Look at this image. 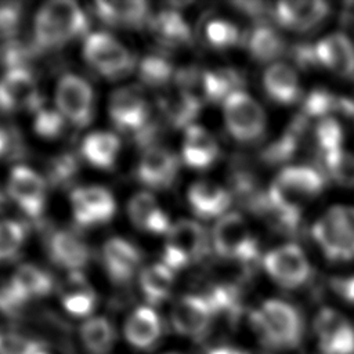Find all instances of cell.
<instances>
[{"label": "cell", "mask_w": 354, "mask_h": 354, "mask_svg": "<svg viewBox=\"0 0 354 354\" xmlns=\"http://www.w3.org/2000/svg\"><path fill=\"white\" fill-rule=\"evenodd\" d=\"M248 324L256 343L267 354L296 351L307 335L306 319L300 310L283 299H266L250 310Z\"/></svg>", "instance_id": "obj_1"}, {"label": "cell", "mask_w": 354, "mask_h": 354, "mask_svg": "<svg viewBox=\"0 0 354 354\" xmlns=\"http://www.w3.org/2000/svg\"><path fill=\"white\" fill-rule=\"evenodd\" d=\"M87 29V18L80 7L69 0L46 3L35 19V39L41 47H55Z\"/></svg>", "instance_id": "obj_2"}, {"label": "cell", "mask_w": 354, "mask_h": 354, "mask_svg": "<svg viewBox=\"0 0 354 354\" xmlns=\"http://www.w3.org/2000/svg\"><path fill=\"white\" fill-rule=\"evenodd\" d=\"M313 236L332 261L354 259V207L332 206L313 225Z\"/></svg>", "instance_id": "obj_3"}, {"label": "cell", "mask_w": 354, "mask_h": 354, "mask_svg": "<svg viewBox=\"0 0 354 354\" xmlns=\"http://www.w3.org/2000/svg\"><path fill=\"white\" fill-rule=\"evenodd\" d=\"M317 354H354V321L333 307H322L310 326Z\"/></svg>", "instance_id": "obj_4"}, {"label": "cell", "mask_w": 354, "mask_h": 354, "mask_svg": "<svg viewBox=\"0 0 354 354\" xmlns=\"http://www.w3.org/2000/svg\"><path fill=\"white\" fill-rule=\"evenodd\" d=\"M224 120L230 134L241 142L260 138L267 123L261 105L242 90L234 91L224 101Z\"/></svg>", "instance_id": "obj_5"}, {"label": "cell", "mask_w": 354, "mask_h": 354, "mask_svg": "<svg viewBox=\"0 0 354 354\" xmlns=\"http://www.w3.org/2000/svg\"><path fill=\"white\" fill-rule=\"evenodd\" d=\"M207 250L205 228L192 220H181L170 227L163 252V264L171 271L199 260Z\"/></svg>", "instance_id": "obj_6"}, {"label": "cell", "mask_w": 354, "mask_h": 354, "mask_svg": "<svg viewBox=\"0 0 354 354\" xmlns=\"http://www.w3.org/2000/svg\"><path fill=\"white\" fill-rule=\"evenodd\" d=\"M212 239L216 252L221 257L248 263L259 254L257 241L238 213H228L218 218L213 228Z\"/></svg>", "instance_id": "obj_7"}, {"label": "cell", "mask_w": 354, "mask_h": 354, "mask_svg": "<svg viewBox=\"0 0 354 354\" xmlns=\"http://www.w3.org/2000/svg\"><path fill=\"white\" fill-rule=\"evenodd\" d=\"M86 61L108 79L127 75L134 68L130 51L115 37L104 32L91 33L83 47Z\"/></svg>", "instance_id": "obj_8"}, {"label": "cell", "mask_w": 354, "mask_h": 354, "mask_svg": "<svg viewBox=\"0 0 354 354\" xmlns=\"http://www.w3.org/2000/svg\"><path fill=\"white\" fill-rule=\"evenodd\" d=\"M268 277L281 288L297 289L306 285L311 277L310 261L295 243H285L271 249L263 259Z\"/></svg>", "instance_id": "obj_9"}, {"label": "cell", "mask_w": 354, "mask_h": 354, "mask_svg": "<svg viewBox=\"0 0 354 354\" xmlns=\"http://www.w3.org/2000/svg\"><path fill=\"white\" fill-rule=\"evenodd\" d=\"M214 310L205 296L185 295L171 307L170 325L176 333L188 339H201L210 329Z\"/></svg>", "instance_id": "obj_10"}, {"label": "cell", "mask_w": 354, "mask_h": 354, "mask_svg": "<svg viewBox=\"0 0 354 354\" xmlns=\"http://www.w3.org/2000/svg\"><path fill=\"white\" fill-rule=\"evenodd\" d=\"M55 101L61 115L75 126H86L93 116L91 86L76 75H65L58 82Z\"/></svg>", "instance_id": "obj_11"}, {"label": "cell", "mask_w": 354, "mask_h": 354, "mask_svg": "<svg viewBox=\"0 0 354 354\" xmlns=\"http://www.w3.org/2000/svg\"><path fill=\"white\" fill-rule=\"evenodd\" d=\"M71 203L76 223L83 227L106 223L116 212L113 196L102 187H80L73 189Z\"/></svg>", "instance_id": "obj_12"}, {"label": "cell", "mask_w": 354, "mask_h": 354, "mask_svg": "<svg viewBox=\"0 0 354 354\" xmlns=\"http://www.w3.org/2000/svg\"><path fill=\"white\" fill-rule=\"evenodd\" d=\"M41 97L32 73L25 68L10 69L0 80V109L17 111L21 108L39 111Z\"/></svg>", "instance_id": "obj_13"}, {"label": "cell", "mask_w": 354, "mask_h": 354, "mask_svg": "<svg viewBox=\"0 0 354 354\" xmlns=\"http://www.w3.org/2000/svg\"><path fill=\"white\" fill-rule=\"evenodd\" d=\"M129 346L140 351L153 350L163 336V322L152 306H140L126 318L122 329Z\"/></svg>", "instance_id": "obj_14"}, {"label": "cell", "mask_w": 354, "mask_h": 354, "mask_svg": "<svg viewBox=\"0 0 354 354\" xmlns=\"http://www.w3.org/2000/svg\"><path fill=\"white\" fill-rule=\"evenodd\" d=\"M8 192L28 216L37 217L43 212L46 187L35 170L26 166L14 167L8 180Z\"/></svg>", "instance_id": "obj_15"}, {"label": "cell", "mask_w": 354, "mask_h": 354, "mask_svg": "<svg viewBox=\"0 0 354 354\" xmlns=\"http://www.w3.org/2000/svg\"><path fill=\"white\" fill-rule=\"evenodd\" d=\"M317 62L340 77H354V44L344 33H330L315 46Z\"/></svg>", "instance_id": "obj_16"}, {"label": "cell", "mask_w": 354, "mask_h": 354, "mask_svg": "<svg viewBox=\"0 0 354 354\" xmlns=\"http://www.w3.org/2000/svg\"><path fill=\"white\" fill-rule=\"evenodd\" d=\"M109 116L119 129L136 131L147 123L148 106L137 88L124 87L111 95Z\"/></svg>", "instance_id": "obj_17"}, {"label": "cell", "mask_w": 354, "mask_h": 354, "mask_svg": "<svg viewBox=\"0 0 354 354\" xmlns=\"http://www.w3.org/2000/svg\"><path fill=\"white\" fill-rule=\"evenodd\" d=\"M178 160L173 152L162 147H152L144 152L137 166L138 180L151 188H166L177 176Z\"/></svg>", "instance_id": "obj_18"}, {"label": "cell", "mask_w": 354, "mask_h": 354, "mask_svg": "<svg viewBox=\"0 0 354 354\" xmlns=\"http://www.w3.org/2000/svg\"><path fill=\"white\" fill-rule=\"evenodd\" d=\"M329 14V6L321 0H289L275 7L278 22L293 30H308L321 24Z\"/></svg>", "instance_id": "obj_19"}, {"label": "cell", "mask_w": 354, "mask_h": 354, "mask_svg": "<svg viewBox=\"0 0 354 354\" xmlns=\"http://www.w3.org/2000/svg\"><path fill=\"white\" fill-rule=\"evenodd\" d=\"M102 259L108 275L115 282L123 283L134 275L141 260V253L129 241L112 238L104 245Z\"/></svg>", "instance_id": "obj_20"}, {"label": "cell", "mask_w": 354, "mask_h": 354, "mask_svg": "<svg viewBox=\"0 0 354 354\" xmlns=\"http://www.w3.org/2000/svg\"><path fill=\"white\" fill-rule=\"evenodd\" d=\"M79 340L88 354H111L118 342V330L102 315H91L79 326Z\"/></svg>", "instance_id": "obj_21"}, {"label": "cell", "mask_w": 354, "mask_h": 354, "mask_svg": "<svg viewBox=\"0 0 354 354\" xmlns=\"http://www.w3.org/2000/svg\"><path fill=\"white\" fill-rule=\"evenodd\" d=\"M192 210L203 218L223 214L231 205V194L221 185L212 181H198L188 192Z\"/></svg>", "instance_id": "obj_22"}, {"label": "cell", "mask_w": 354, "mask_h": 354, "mask_svg": "<svg viewBox=\"0 0 354 354\" xmlns=\"http://www.w3.org/2000/svg\"><path fill=\"white\" fill-rule=\"evenodd\" d=\"M59 297L65 311L71 315L83 319L93 315L97 303L95 295L84 277L77 274V271L72 272L69 278L62 283L59 289Z\"/></svg>", "instance_id": "obj_23"}, {"label": "cell", "mask_w": 354, "mask_h": 354, "mask_svg": "<svg viewBox=\"0 0 354 354\" xmlns=\"http://www.w3.org/2000/svg\"><path fill=\"white\" fill-rule=\"evenodd\" d=\"M218 156V145L213 136L201 126H189L185 131L183 159L194 169L209 167Z\"/></svg>", "instance_id": "obj_24"}, {"label": "cell", "mask_w": 354, "mask_h": 354, "mask_svg": "<svg viewBox=\"0 0 354 354\" xmlns=\"http://www.w3.org/2000/svg\"><path fill=\"white\" fill-rule=\"evenodd\" d=\"M263 84L268 97L279 104H293L300 97L297 73L283 62H275L267 68Z\"/></svg>", "instance_id": "obj_25"}, {"label": "cell", "mask_w": 354, "mask_h": 354, "mask_svg": "<svg viewBox=\"0 0 354 354\" xmlns=\"http://www.w3.org/2000/svg\"><path fill=\"white\" fill-rule=\"evenodd\" d=\"M129 216L140 230L147 232L165 234L170 230L167 214L148 192H138L130 199Z\"/></svg>", "instance_id": "obj_26"}, {"label": "cell", "mask_w": 354, "mask_h": 354, "mask_svg": "<svg viewBox=\"0 0 354 354\" xmlns=\"http://www.w3.org/2000/svg\"><path fill=\"white\" fill-rule=\"evenodd\" d=\"M50 254L53 260L72 272L82 268L88 257L90 252L82 238L69 231H58L50 241Z\"/></svg>", "instance_id": "obj_27"}, {"label": "cell", "mask_w": 354, "mask_h": 354, "mask_svg": "<svg viewBox=\"0 0 354 354\" xmlns=\"http://www.w3.org/2000/svg\"><path fill=\"white\" fill-rule=\"evenodd\" d=\"M120 149L118 136L106 131H94L82 142V153L88 163L100 169L113 166Z\"/></svg>", "instance_id": "obj_28"}, {"label": "cell", "mask_w": 354, "mask_h": 354, "mask_svg": "<svg viewBox=\"0 0 354 354\" xmlns=\"http://www.w3.org/2000/svg\"><path fill=\"white\" fill-rule=\"evenodd\" d=\"M101 19L113 25L138 26L145 21L148 6L140 0L131 1H98L95 4Z\"/></svg>", "instance_id": "obj_29"}, {"label": "cell", "mask_w": 354, "mask_h": 354, "mask_svg": "<svg viewBox=\"0 0 354 354\" xmlns=\"http://www.w3.org/2000/svg\"><path fill=\"white\" fill-rule=\"evenodd\" d=\"M173 271L165 264H153L147 267L140 277V286L149 306L162 303L171 292Z\"/></svg>", "instance_id": "obj_30"}, {"label": "cell", "mask_w": 354, "mask_h": 354, "mask_svg": "<svg viewBox=\"0 0 354 354\" xmlns=\"http://www.w3.org/2000/svg\"><path fill=\"white\" fill-rule=\"evenodd\" d=\"M10 282L26 300L46 296L53 290L51 277L44 270L32 264L21 266Z\"/></svg>", "instance_id": "obj_31"}, {"label": "cell", "mask_w": 354, "mask_h": 354, "mask_svg": "<svg viewBox=\"0 0 354 354\" xmlns=\"http://www.w3.org/2000/svg\"><path fill=\"white\" fill-rule=\"evenodd\" d=\"M248 47L253 58L267 62L279 57L285 50V41L271 26L260 25L252 30Z\"/></svg>", "instance_id": "obj_32"}, {"label": "cell", "mask_w": 354, "mask_h": 354, "mask_svg": "<svg viewBox=\"0 0 354 354\" xmlns=\"http://www.w3.org/2000/svg\"><path fill=\"white\" fill-rule=\"evenodd\" d=\"M239 83L238 76L232 71H206L201 76L202 93L206 100L217 102L227 100L230 94L236 91Z\"/></svg>", "instance_id": "obj_33"}, {"label": "cell", "mask_w": 354, "mask_h": 354, "mask_svg": "<svg viewBox=\"0 0 354 354\" xmlns=\"http://www.w3.org/2000/svg\"><path fill=\"white\" fill-rule=\"evenodd\" d=\"M153 33L166 43H185L189 39V28L183 17L174 11H160L152 21Z\"/></svg>", "instance_id": "obj_34"}, {"label": "cell", "mask_w": 354, "mask_h": 354, "mask_svg": "<svg viewBox=\"0 0 354 354\" xmlns=\"http://www.w3.org/2000/svg\"><path fill=\"white\" fill-rule=\"evenodd\" d=\"M324 162L328 173L337 184L354 188V153L340 149L325 155Z\"/></svg>", "instance_id": "obj_35"}, {"label": "cell", "mask_w": 354, "mask_h": 354, "mask_svg": "<svg viewBox=\"0 0 354 354\" xmlns=\"http://www.w3.org/2000/svg\"><path fill=\"white\" fill-rule=\"evenodd\" d=\"M315 140L322 155H329L343 149V129L333 118H322L315 127Z\"/></svg>", "instance_id": "obj_36"}, {"label": "cell", "mask_w": 354, "mask_h": 354, "mask_svg": "<svg viewBox=\"0 0 354 354\" xmlns=\"http://www.w3.org/2000/svg\"><path fill=\"white\" fill-rule=\"evenodd\" d=\"M25 239V228L12 220L0 221V261L12 259Z\"/></svg>", "instance_id": "obj_37"}, {"label": "cell", "mask_w": 354, "mask_h": 354, "mask_svg": "<svg viewBox=\"0 0 354 354\" xmlns=\"http://www.w3.org/2000/svg\"><path fill=\"white\" fill-rule=\"evenodd\" d=\"M173 73L171 64L163 57L148 55L140 64V77L149 86H162Z\"/></svg>", "instance_id": "obj_38"}, {"label": "cell", "mask_w": 354, "mask_h": 354, "mask_svg": "<svg viewBox=\"0 0 354 354\" xmlns=\"http://www.w3.org/2000/svg\"><path fill=\"white\" fill-rule=\"evenodd\" d=\"M342 100L343 98H336L328 90L317 88V90L311 91L307 95V98L304 100L303 111L307 116L328 118V113L330 111L342 108Z\"/></svg>", "instance_id": "obj_39"}, {"label": "cell", "mask_w": 354, "mask_h": 354, "mask_svg": "<svg viewBox=\"0 0 354 354\" xmlns=\"http://www.w3.org/2000/svg\"><path fill=\"white\" fill-rule=\"evenodd\" d=\"M206 37L212 46L217 48H227L235 46L241 33L238 28L225 19H213L206 26Z\"/></svg>", "instance_id": "obj_40"}, {"label": "cell", "mask_w": 354, "mask_h": 354, "mask_svg": "<svg viewBox=\"0 0 354 354\" xmlns=\"http://www.w3.org/2000/svg\"><path fill=\"white\" fill-rule=\"evenodd\" d=\"M65 126V118L55 109H39L35 116L33 129L44 138L58 137Z\"/></svg>", "instance_id": "obj_41"}, {"label": "cell", "mask_w": 354, "mask_h": 354, "mask_svg": "<svg viewBox=\"0 0 354 354\" xmlns=\"http://www.w3.org/2000/svg\"><path fill=\"white\" fill-rule=\"evenodd\" d=\"M43 346L19 333H3L0 354H36Z\"/></svg>", "instance_id": "obj_42"}, {"label": "cell", "mask_w": 354, "mask_h": 354, "mask_svg": "<svg viewBox=\"0 0 354 354\" xmlns=\"http://www.w3.org/2000/svg\"><path fill=\"white\" fill-rule=\"evenodd\" d=\"M21 11L17 4L0 6V35L11 36L19 25Z\"/></svg>", "instance_id": "obj_43"}, {"label": "cell", "mask_w": 354, "mask_h": 354, "mask_svg": "<svg viewBox=\"0 0 354 354\" xmlns=\"http://www.w3.org/2000/svg\"><path fill=\"white\" fill-rule=\"evenodd\" d=\"M76 170V162L71 156H62L55 160L51 169L53 180L55 181H66Z\"/></svg>", "instance_id": "obj_44"}, {"label": "cell", "mask_w": 354, "mask_h": 354, "mask_svg": "<svg viewBox=\"0 0 354 354\" xmlns=\"http://www.w3.org/2000/svg\"><path fill=\"white\" fill-rule=\"evenodd\" d=\"M332 285H333L335 292L344 301L354 304V275L344 277V278H336Z\"/></svg>", "instance_id": "obj_45"}, {"label": "cell", "mask_w": 354, "mask_h": 354, "mask_svg": "<svg viewBox=\"0 0 354 354\" xmlns=\"http://www.w3.org/2000/svg\"><path fill=\"white\" fill-rule=\"evenodd\" d=\"M7 147H8V137L3 130H0V156L6 152Z\"/></svg>", "instance_id": "obj_46"}, {"label": "cell", "mask_w": 354, "mask_h": 354, "mask_svg": "<svg viewBox=\"0 0 354 354\" xmlns=\"http://www.w3.org/2000/svg\"><path fill=\"white\" fill-rule=\"evenodd\" d=\"M36 354H50V353H47V351L44 350V347H41V348H40V350H39Z\"/></svg>", "instance_id": "obj_47"}, {"label": "cell", "mask_w": 354, "mask_h": 354, "mask_svg": "<svg viewBox=\"0 0 354 354\" xmlns=\"http://www.w3.org/2000/svg\"><path fill=\"white\" fill-rule=\"evenodd\" d=\"M162 354H184V353H180V351H167V353H162Z\"/></svg>", "instance_id": "obj_48"}, {"label": "cell", "mask_w": 354, "mask_h": 354, "mask_svg": "<svg viewBox=\"0 0 354 354\" xmlns=\"http://www.w3.org/2000/svg\"><path fill=\"white\" fill-rule=\"evenodd\" d=\"M1 337H3V332H0V342H1Z\"/></svg>", "instance_id": "obj_49"}, {"label": "cell", "mask_w": 354, "mask_h": 354, "mask_svg": "<svg viewBox=\"0 0 354 354\" xmlns=\"http://www.w3.org/2000/svg\"><path fill=\"white\" fill-rule=\"evenodd\" d=\"M0 201H1V196H0Z\"/></svg>", "instance_id": "obj_50"}]
</instances>
